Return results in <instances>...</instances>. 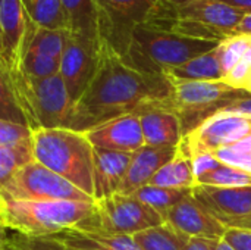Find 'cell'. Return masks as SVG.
<instances>
[{
	"label": "cell",
	"instance_id": "obj_1",
	"mask_svg": "<svg viewBox=\"0 0 251 250\" xmlns=\"http://www.w3.org/2000/svg\"><path fill=\"white\" fill-rule=\"evenodd\" d=\"M169 96L171 83L165 74L143 72L100 41L96 72L74 103L66 128L85 133L113 118L134 113L149 102L166 100Z\"/></svg>",
	"mask_w": 251,
	"mask_h": 250
},
{
	"label": "cell",
	"instance_id": "obj_2",
	"mask_svg": "<svg viewBox=\"0 0 251 250\" xmlns=\"http://www.w3.org/2000/svg\"><path fill=\"white\" fill-rule=\"evenodd\" d=\"M1 225L18 236L40 239L66 230H96V202L22 200L0 193Z\"/></svg>",
	"mask_w": 251,
	"mask_h": 250
},
{
	"label": "cell",
	"instance_id": "obj_3",
	"mask_svg": "<svg viewBox=\"0 0 251 250\" xmlns=\"http://www.w3.org/2000/svg\"><path fill=\"white\" fill-rule=\"evenodd\" d=\"M31 152L34 161L93 197L94 147L84 133L71 128L34 130Z\"/></svg>",
	"mask_w": 251,
	"mask_h": 250
},
{
	"label": "cell",
	"instance_id": "obj_4",
	"mask_svg": "<svg viewBox=\"0 0 251 250\" xmlns=\"http://www.w3.org/2000/svg\"><path fill=\"white\" fill-rule=\"evenodd\" d=\"M219 41L199 40L171 31L140 24L132 29L129 46L124 56L131 66L150 74H163L165 69L179 66L200 55H204Z\"/></svg>",
	"mask_w": 251,
	"mask_h": 250
},
{
	"label": "cell",
	"instance_id": "obj_5",
	"mask_svg": "<svg viewBox=\"0 0 251 250\" xmlns=\"http://www.w3.org/2000/svg\"><path fill=\"white\" fill-rule=\"evenodd\" d=\"M15 100L31 131L66 128L74 102L60 77L31 78L22 71H9Z\"/></svg>",
	"mask_w": 251,
	"mask_h": 250
},
{
	"label": "cell",
	"instance_id": "obj_6",
	"mask_svg": "<svg viewBox=\"0 0 251 250\" xmlns=\"http://www.w3.org/2000/svg\"><path fill=\"white\" fill-rule=\"evenodd\" d=\"M171 83L169 106L178 113L185 130L191 118L199 119V125L224 109L231 102L251 96L249 91L234 88L225 81H182L166 77ZM197 125V127H199Z\"/></svg>",
	"mask_w": 251,
	"mask_h": 250
},
{
	"label": "cell",
	"instance_id": "obj_7",
	"mask_svg": "<svg viewBox=\"0 0 251 250\" xmlns=\"http://www.w3.org/2000/svg\"><path fill=\"white\" fill-rule=\"evenodd\" d=\"M0 193L22 200L94 202L91 196L34 159L19 167Z\"/></svg>",
	"mask_w": 251,
	"mask_h": 250
},
{
	"label": "cell",
	"instance_id": "obj_8",
	"mask_svg": "<svg viewBox=\"0 0 251 250\" xmlns=\"http://www.w3.org/2000/svg\"><path fill=\"white\" fill-rule=\"evenodd\" d=\"M99 40L125 56L132 29L144 24L154 6L147 0H94Z\"/></svg>",
	"mask_w": 251,
	"mask_h": 250
},
{
	"label": "cell",
	"instance_id": "obj_9",
	"mask_svg": "<svg viewBox=\"0 0 251 250\" xmlns=\"http://www.w3.org/2000/svg\"><path fill=\"white\" fill-rule=\"evenodd\" d=\"M97 228L109 234L134 236L165 224L163 217L134 194L115 193L96 202Z\"/></svg>",
	"mask_w": 251,
	"mask_h": 250
},
{
	"label": "cell",
	"instance_id": "obj_10",
	"mask_svg": "<svg viewBox=\"0 0 251 250\" xmlns=\"http://www.w3.org/2000/svg\"><path fill=\"white\" fill-rule=\"evenodd\" d=\"M251 134V118L216 112L199 127L184 136L179 147L190 158L199 153H213L222 147H231Z\"/></svg>",
	"mask_w": 251,
	"mask_h": 250
},
{
	"label": "cell",
	"instance_id": "obj_11",
	"mask_svg": "<svg viewBox=\"0 0 251 250\" xmlns=\"http://www.w3.org/2000/svg\"><path fill=\"white\" fill-rule=\"evenodd\" d=\"M99 38L85 37L71 31L68 34L60 57L59 74L74 103L81 97L96 72L99 62Z\"/></svg>",
	"mask_w": 251,
	"mask_h": 250
},
{
	"label": "cell",
	"instance_id": "obj_12",
	"mask_svg": "<svg viewBox=\"0 0 251 250\" xmlns=\"http://www.w3.org/2000/svg\"><path fill=\"white\" fill-rule=\"evenodd\" d=\"M31 31V19L22 0H1L0 3V38L1 60L9 71H19L25 55L26 40Z\"/></svg>",
	"mask_w": 251,
	"mask_h": 250
},
{
	"label": "cell",
	"instance_id": "obj_13",
	"mask_svg": "<svg viewBox=\"0 0 251 250\" xmlns=\"http://www.w3.org/2000/svg\"><path fill=\"white\" fill-rule=\"evenodd\" d=\"M144 143L153 147H176L184 139L182 122L166 100L149 102L138 108Z\"/></svg>",
	"mask_w": 251,
	"mask_h": 250
},
{
	"label": "cell",
	"instance_id": "obj_14",
	"mask_svg": "<svg viewBox=\"0 0 251 250\" xmlns=\"http://www.w3.org/2000/svg\"><path fill=\"white\" fill-rule=\"evenodd\" d=\"M191 196L226 228L251 214V186L212 187L196 186Z\"/></svg>",
	"mask_w": 251,
	"mask_h": 250
},
{
	"label": "cell",
	"instance_id": "obj_15",
	"mask_svg": "<svg viewBox=\"0 0 251 250\" xmlns=\"http://www.w3.org/2000/svg\"><path fill=\"white\" fill-rule=\"evenodd\" d=\"M93 147L113 152L135 153L146 146L137 113H126L106 121L84 133Z\"/></svg>",
	"mask_w": 251,
	"mask_h": 250
},
{
	"label": "cell",
	"instance_id": "obj_16",
	"mask_svg": "<svg viewBox=\"0 0 251 250\" xmlns=\"http://www.w3.org/2000/svg\"><path fill=\"white\" fill-rule=\"evenodd\" d=\"M165 224L171 225L176 231L187 237H203V239H222L226 227L219 222L200 202L191 194L182 202L175 205L165 214Z\"/></svg>",
	"mask_w": 251,
	"mask_h": 250
},
{
	"label": "cell",
	"instance_id": "obj_17",
	"mask_svg": "<svg viewBox=\"0 0 251 250\" xmlns=\"http://www.w3.org/2000/svg\"><path fill=\"white\" fill-rule=\"evenodd\" d=\"M132 153L94 147L93 156V197L94 202L119 193Z\"/></svg>",
	"mask_w": 251,
	"mask_h": 250
},
{
	"label": "cell",
	"instance_id": "obj_18",
	"mask_svg": "<svg viewBox=\"0 0 251 250\" xmlns=\"http://www.w3.org/2000/svg\"><path fill=\"white\" fill-rule=\"evenodd\" d=\"M178 152L176 147H153L143 146L135 153H132L126 175L121 186L119 193L134 194L138 189L147 186L151 178L175 158Z\"/></svg>",
	"mask_w": 251,
	"mask_h": 250
},
{
	"label": "cell",
	"instance_id": "obj_19",
	"mask_svg": "<svg viewBox=\"0 0 251 250\" xmlns=\"http://www.w3.org/2000/svg\"><path fill=\"white\" fill-rule=\"evenodd\" d=\"M175 13L181 19L209 25L228 35L234 34V29L246 15L218 0H193L185 6L175 7Z\"/></svg>",
	"mask_w": 251,
	"mask_h": 250
},
{
	"label": "cell",
	"instance_id": "obj_20",
	"mask_svg": "<svg viewBox=\"0 0 251 250\" xmlns=\"http://www.w3.org/2000/svg\"><path fill=\"white\" fill-rule=\"evenodd\" d=\"M63 249L72 250H143L132 236L109 234L100 230H66L47 237Z\"/></svg>",
	"mask_w": 251,
	"mask_h": 250
},
{
	"label": "cell",
	"instance_id": "obj_21",
	"mask_svg": "<svg viewBox=\"0 0 251 250\" xmlns=\"http://www.w3.org/2000/svg\"><path fill=\"white\" fill-rule=\"evenodd\" d=\"M221 44V43H219ZM200 55L179 66L165 69L163 74L174 80L182 81H219L224 78L221 62V46Z\"/></svg>",
	"mask_w": 251,
	"mask_h": 250
},
{
	"label": "cell",
	"instance_id": "obj_22",
	"mask_svg": "<svg viewBox=\"0 0 251 250\" xmlns=\"http://www.w3.org/2000/svg\"><path fill=\"white\" fill-rule=\"evenodd\" d=\"M150 186L175 189V190H193L196 187V175L191 164V158L181 150L178 146V152L172 161H169L149 183Z\"/></svg>",
	"mask_w": 251,
	"mask_h": 250
},
{
	"label": "cell",
	"instance_id": "obj_23",
	"mask_svg": "<svg viewBox=\"0 0 251 250\" xmlns=\"http://www.w3.org/2000/svg\"><path fill=\"white\" fill-rule=\"evenodd\" d=\"M31 22L37 28L71 31L62 0H22Z\"/></svg>",
	"mask_w": 251,
	"mask_h": 250
},
{
	"label": "cell",
	"instance_id": "obj_24",
	"mask_svg": "<svg viewBox=\"0 0 251 250\" xmlns=\"http://www.w3.org/2000/svg\"><path fill=\"white\" fill-rule=\"evenodd\" d=\"M132 239L143 250H184L190 240L168 224L140 231Z\"/></svg>",
	"mask_w": 251,
	"mask_h": 250
},
{
	"label": "cell",
	"instance_id": "obj_25",
	"mask_svg": "<svg viewBox=\"0 0 251 250\" xmlns=\"http://www.w3.org/2000/svg\"><path fill=\"white\" fill-rule=\"evenodd\" d=\"M62 3L69 21L71 32L99 38L94 0H62Z\"/></svg>",
	"mask_w": 251,
	"mask_h": 250
},
{
	"label": "cell",
	"instance_id": "obj_26",
	"mask_svg": "<svg viewBox=\"0 0 251 250\" xmlns=\"http://www.w3.org/2000/svg\"><path fill=\"white\" fill-rule=\"evenodd\" d=\"M68 34L69 31H51V29L37 28L31 22V31L26 40L25 53L60 59Z\"/></svg>",
	"mask_w": 251,
	"mask_h": 250
},
{
	"label": "cell",
	"instance_id": "obj_27",
	"mask_svg": "<svg viewBox=\"0 0 251 250\" xmlns=\"http://www.w3.org/2000/svg\"><path fill=\"white\" fill-rule=\"evenodd\" d=\"M190 194H191V190H175V189H165V187H157V186H150V184L138 189L134 193L137 199H140L143 203L149 205L150 208L156 209L162 217H165V214L169 209H172L175 205L182 202Z\"/></svg>",
	"mask_w": 251,
	"mask_h": 250
},
{
	"label": "cell",
	"instance_id": "obj_28",
	"mask_svg": "<svg viewBox=\"0 0 251 250\" xmlns=\"http://www.w3.org/2000/svg\"><path fill=\"white\" fill-rule=\"evenodd\" d=\"M212 186V187H243L251 186V174L241 169L221 165L219 168L206 172L196 178V186Z\"/></svg>",
	"mask_w": 251,
	"mask_h": 250
},
{
	"label": "cell",
	"instance_id": "obj_29",
	"mask_svg": "<svg viewBox=\"0 0 251 250\" xmlns=\"http://www.w3.org/2000/svg\"><path fill=\"white\" fill-rule=\"evenodd\" d=\"M0 119L26 125L24 113L19 109L12 91L9 69L6 68L1 59H0Z\"/></svg>",
	"mask_w": 251,
	"mask_h": 250
},
{
	"label": "cell",
	"instance_id": "obj_30",
	"mask_svg": "<svg viewBox=\"0 0 251 250\" xmlns=\"http://www.w3.org/2000/svg\"><path fill=\"white\" fill-rule=\"evenodd\" d=\"M32 161L31 144L18 147H0V190L10 180L13 172Z\"/></svg>",
	"mask_w": 251,
	"mask_h": 250
},
{
	"label": "cell",
	"instance_id": "obj_31",
	"mask_svg": "<svg viewBox=\"0 0 251 250\" xmlns=\"http://www.w3.org/2000/svg\"><path fill=\"white\" fill-rule=\"evenodd\" d=\"M251 38L246 35H231L226 40L221 41V62L224 77L246 57V53L250 47Z\"/></svg>",
	"mask_w": 251,
	"mask_h": 250
},
{
	"label": "cell",
	"instance_id": "obj_32",
	"mask_svg": "<svg viewBox=\"0 0 251 250\" xmlns=\"http://www.w3.org/2000/svg\"><path fill=\"white\" fill-rule=\"evenodd\" d=\"M60 69V59L25 53L21 62L19 71L31 78H49L59 74Z\"/></svg>",
	"mask_w": 251,
	"mask_h": 250
},
{
	"label": "cell",
	"instance_id": "obj_33",
	"mask_svg": "<svg viewBox=\"0 0 251 250\" xmlns=\"http://www.w3.org/2000/svg\"><path fill=\"white\" fill-rule=\"evenodd\" d=\"M31 133V128L25 124L0 119V147L29 146Z\"/></svg>",
	"mask_w": 251,
	"mask_h": 250
},
{
	"label": "cell",
	"instance_id": "obj_34",
	"mask_svg": "<svg viewBox=\"0 0 251 250\" xmlns=\"http://www.w3.org/2000/svg\"><path fill=\"white\" fill-rule=\"evenodd\" d=\"M6 250H63L54 242L49 240L47 237L40 239H29L24 236L10 237L6 242Z\"/></svg>",
	"mask_w": 251,
	"mask_h": 250
},
{
	"label": "cell",
	"instance_id": "obj_35",
	"mask_svg": "<svg viewBox=\"0 0 251 250\" xmlns=\"http://www.w3.org/2000/svg\"><path fill=\"white\" fill-rule=\"evenodd\" d=\"M213 155L224 164L237 169H241L247 174H251V155L250 153H240L229 147H222L213 152Z\"/></svg>",
	"mask_w": 251,
	"mask_h": 250
},
{
	"label": "cell",
	"instance_id": "obj_36",
	"mask_svg": "<svg viewBox=\"0 0 251 250\" xmlns=\"http://www.w3.org/2000/svg\"><path fill=\"white\" fill-rule=\"evenodd\" d=\"M251 78V65L246 60H240L224 78L222 81H225L228 85L238 88V90H244L247 91V85L250 83Z\"/></svg>",
	"mask_w": 251,
	"mask_h": 250
},
{
	"label": "cell",
	"instance_id": "obj_37",
	"mask_svg": "<svg viewBox=\"0 0 251 250\" xmlns=\"http://www.w3.org/2000/svg\"><path fill=\"white\" fill-rule=\"evenodd\" d=\"M191 164H193V169H194V175L196 178L206 174V172H210L216 168H219L222 165V162L213 155V153H199V155H194L191 158Z\"/></svg>",
	"mask_w": 251,
	"mask_h": 250
},
{
	"label": "cell",
	"instance_id": "obj_38",
	"mask_svg": "<svg viewBox=\"0 0 251 250\" xmlns=\"http://www.w3.org/2000/svg\"><path fill=\"white\" fill-rule=\"evenodd\" d=\"M235 250H251V231L243 228H226L224 237Z\"/></svg>",
	"mask_w": 251,
	"mask_h": 250
},
{
	"label": "cell",
	"instance_id": "obj_39",
	"mask_svg": "<svg viewBox=\"0 0 251 250\" xmlns=\"http://www.w3.org/2000/svg\"><path fill=\"white\" fill-rule=\"evenodd\" d=\"M219 112H224V113H235V115H243V116L251 118V96L241 97V99H237V100L231 102L229 105H226Z\"/></svg>",
	"mask_w": 251,
	"mask_h": 250
},
{
	"label": "cell",
	"instance_id": "obj_40",
	"mask_svg": "<svg viewBox=\"0 0 251 250\" xmlns=\"http://www.w3.org/2000/svg\"><path fill=\"white\" fill-rule=\"evenodd\" d=\"M219 240V239H218ZM216 240L203 239V237H191L184 250H213Z\"/></svg>",
	"mask_w": 251,
	"mask_h": 250
},
{
	"label": "cell",
	"instance_id": "obj_41",
	"mask_svg": "<svg viewBox=\"0 0 251 250\" xmlns=\"http://www.w3.org/2000/svg\"><path fill=\"white\" fill-rule=\"evenodd\" d=\"M232 35H246V37H250L251 38V13L244 15V18L241 19V22L234 29V34Z\"/></svg>",
	"mask_w": 251,
	"mask_h": 250
},
{
	"label": "cell",
	"instance_id": "obj_42",
	"mask_svg": "<svg viewBox=\"0 0 251 250\" xmlns=\"http://www.w3.org/2000/svg\"><path fill=\"white\" fill-rule=\"evenodd\" d=\"M224 4H228L243 13H251V0H218Z\"/></svg>",
	"mask_w": 251,
	"mask_h": 250
},
{
	"label": "cell",
	"instance_id": "obj_43",
	"mask_svg": "<svg viewBox=\"0 0 251 250\" xmlns=\"http://www.w3.org/2000/svg\"><path fill=\"white\" fill-rule=\"evenodd\" d=\"M229 149L235 150V152H240V153H250L251 152V134L241 139L240 141H237L235 144H232Z\"/></svg>",
	"mask_w": 251,
	"mask_h": 250
},
{
	"label": "cell",
	"instance_id": "obj_44",
	"mask_svg": "<svg viewBox=\"0 0 251 250\" xmlns=\"http://www.w3.org/2000/svg\"><path fill=\"white\" fill-rule=\"evenodd\" d=\"M228 228H243V230H250L251 231V214H249L247 217H244L241 220H238V221H235Z\"/></svg>",
	"mask_w": 251,
	"mask_h": 250
},
{
	"label": "cell",
	"instance_id": "obj_45",
	"mask_svg": "<svg viewBox=\"0 0 251 250\" xmlns=\"http://www.w3.org/2000/svg\"><path fill=\"white\" fill-rule=\"evenodd\" d=\"M213 250H235V249H234L229 243H226L224 239H219V240H216Z\"/></svg>",
	"mask_w": 251,
	"mask_h": 250
},
{
	"label": "cell",
	"instance_id": "obj_46",
	"mask_svg": "<svg viewBox=\"0 0 251 250\" xmlns=\"http://www.w3.org/2000/svg\"><path fill=\"white\" fill-rule=\"evenodd\" d=\"M162 1H165V3H168V4H171L174 7H181V6H185V4L191 3L193 0H162Z\"/></svg>",
	"mask_w": 251,
	"mask_h": 250
},
{
	"label": "cell",
	"instance_id": "obj_47",
	"mask_svg": "<svg viewBox=\"0 0 251 250\" xmlns=\"http://www.w3.org/2000/svg\"><path fill=\"white\" fill-rule=\"evenodd\" d=\"M7 239L9 237H6V239L0 237V250H6V242H7Z\"/></svg>",
	"mask_w": 251,
	"mask_h": 250
},
{
	"label": "cell",
	"instance_id": "obj_48",
	"mask_svg": "<svg viewBox=\"0 0 251 250\" xmlns=\"http://www.w3.org/2000/svg\"><path fill=\"white\" fill-rule=\"evenodd\" d=\"M249 63L251 65V43H250V47H249V50H247V53H246V57H244Z\"/></svg>",
	"mask_w": 251,
	"mask_h": 250
},
{
	"label": "cell",
	"instance_id": "obj_49",
	"mask_svg": "<svg viewBox=\"0 0 251 250\" xmlns=\"http://www.w3.org/2000/svg\"><path fill=\"white\" fill-rule=\"evenodd\" d=\"M147 1H150V3H151L153 6H156V4H157V3H159L160 0H147Z\"/></svg>",
	"mask_w": 251,
	"mask_h": 250
},
{
	"label": "cell",
	"instance_id": "obj_50",
	"mask_svg": "<svg viewBox=\"0 0 251 250\" xmlns=\"http://www.w3.org/2000/svg\"><path fill=\"white\" fill-rule=\"evenodd\" d=\"M247 91L251 94V78H250V83H249V85H247Z\"/></svg>",
	"mask_w": 251,
	"mask_h": 250
},
{
	"label": "cell",
	"instance_id": "obj_51",
	"mask_svg": "<svg viewBox=\"0 0 251 250\" xmlns=\"http://www.w3.org/2000/svg\"><path fill=\"white\" fill-rule=\"evenodd\" d=\"M0 59H1V38H0Z\"/></svg>",
	"mask_w": 251,
	"mask_h": 250
},
{
	"label": "cell",
	"instance_id": "obj_52",
	"mask_svg": "<svg viewBox=\"0 0 251 250\" xmlns=\"http://www.w3.org/2000/svg\"><path fill=\"white\" fill-rule=\"evenodd\" d=\"M62 249H63V248H62ZM63 250H72V249H63Z\"/></svg>",
	"mask_w": 251,
	"mask_h": 250
},
{
	"label": "cell",
	"instance_id": "obj_53",
	"mask_svg": "<svg viewBox=\"0 0 251 250\" xmlns=\"http://www.w3.org/2000/svg\"><path fill=\"white\" fill-rule=\"evenodd\" d=\"M0 3H1V0H0Z\"/></svg>",
	"mask_w": 251,
	"mask_h": 250
},
{
	"label": "cell",
	"instance_id": "obj_54",
	"mask_svg": "<svg viewBox=\"0 0 251 250\" xmlns=\"http://www.w3.org/2000/svg\"><path fill=\"white\" fill-rule=\"evenodd\" d=\"M250 155H251V152H250Z\"/></svg>",
	"mask_w": 251,
	"mask_h": 250
}]
</instances>
